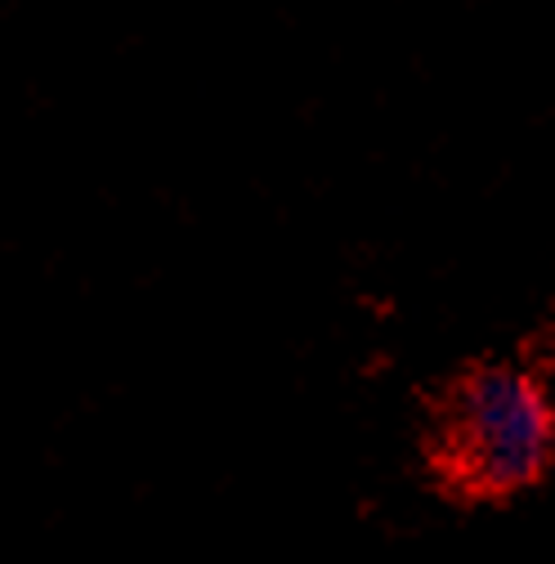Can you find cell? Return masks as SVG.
<instances>
[{
	"mask_svg": "<svg viewBox=\"0 0 555 564\" xmlns=\"http://www.w3.org/2000/svg\"><path fill=\"white\" fill-rule=\"evenodd\" d=\"M555 453V408L537 377L511 364L466 372L435 431L444 479L479 498H507L542 479Z\"/></svg>",
	"mask_w": 555,
	"mask_h": 564,
	"instance_id": "cell-1",
	"label": "cell"
}]
</instances>
